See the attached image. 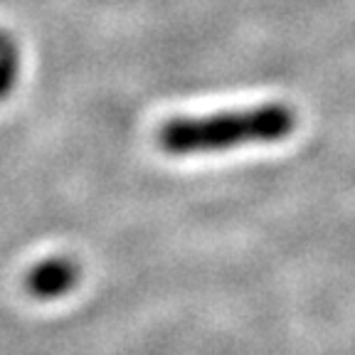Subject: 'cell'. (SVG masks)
<instances>
[{"instance_id": "obj_3", "label": "cell", "mask_w": 355, "mask_h": 355, "mask_svg": "<svg viewBox=\"0 0 355 355\" xmlns=\"http://www.w3.org/2000/svg\"><path fill=\"white\" fill-rule=\"evenodd\" d=\"M17 69H20V60H17L15 42L6 33H0V101L6 99L15 87Z\"/></svg>"}, {"instance_id": "obj_2", "label": "cell", "mask_w": 355, "mask_h": 355, "mask_svg": "<svg viewBox=\"0 0 355 355\" xmlns=\"http://www.w3.org/2000/svg\"><path fill=\"white\" fill-rule=\"evenodd\" d=\"M79 282V269L67 257H52L47 261H40L28 272L25 286L35 299L52 301L72 291Z\"/></svg>"}, {"instance_id": "obj_1", "label": "cell", "mask_w": 355, "mask_h": 355, "mask_svg": "<svg viewBox=\"0 0 355 355\" xmlns=\"http://www.w3.org/2000/svg\"><path fill=\"white\" fill-rule=\"evenodd\" d=\"M296 128V114L286 104L225 111L212 116L173 119L158 133V144L171 155L210 153L234 146L277 144Z\"/></svg>"}]
</instances>
